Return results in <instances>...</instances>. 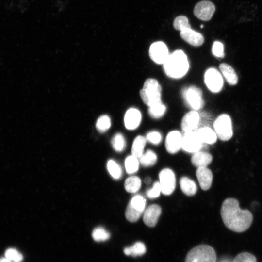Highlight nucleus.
Masks as SVG:
<instances>
[{
  "instance_id": "obj_24",
  "label": "nucleus",
  "mask_w": 262,
  "mask_h": 262,
  "mask_svg": "<svg viewBox=\"0 0 262 262\" xmlns=\"http://www.w3.org/2000/svg\"><path fill=\"white\" fill-rule=\"evenodd\" d=\"M146 251L144 244L141 242H137L132 246L125 247L124 253L126 255H131L133 257L141 256Z\"/></svg>"
},
{
  "instance_id": "obj_42",
  "label": "nucleus",
  "mask_w": 262,
  "mask_h": 262,
  "mask_svg": "<svg viewBox=\"0 0 262 262\" xmlns=\"http://www.w3.org/2000/svg\"><path fill=\"white\" fill-rule=\"evenodd\" d=\"M203 27V25H202L201 26V28H202Z\"/></svg>"
},
{
  "instance_id": "obj_38",
  "label": "nucleus",
  "mask_w": 262,
  "mask_h": 262,
  "mask_svg": "<svg viewBox=\"0 0 262 262\" xmlns=\"http://www.w3.org/2000/svg\"><path fill=\"white\" fill-rule=\"evenodd\" d=\"M146 139L153 144H159L162 139V135L157 131H151L146 135Z\"/></svg>"
},
{
  "instance_id": "obj_16",
  "label": "nucleus",
  "mask_w": 262,
  "mask_h": 262,
  "mask_svg": "<svg viewBox=\"0 0 262 262\" xmlns=\"http://www.w3.org/2000/svg\"><path fill=\"white\" fill-rule=\"evenodd\" d=\"M161 208L157 204L149 206L144 211L143 221L149 227H154L156 225L161 213Z\"/></svg>"
},
{
  "instance_id": "obj_2",
  "label": "nucleus",
  "mask_w": 262,
  "mask_h": 262,
  "mask_svg": "<svg viewBox=\"0 0 262 262\" xmlns=\"http://www.w3.org/2000/svg\"><path fill=\"white\" fill-rule=\"evenodd\" d=\"M163 66L166 75L174 79L183 77L190 67L187 56L181 50H176L170 54Z\"/></svg>"
},
{
  "instance_id": "obj_39",
  "label": "nucleus",
  "mask_w": 262,
  "mask_h": 262,
  "mask_svg": "<svg viewBox=\"0 0 262 262\" xmlns=\"http://www.w3.org/2000/svg\"><path fill=\"white\" fill-rule=\"evenodd\" d=\"M151 182V179L150 177H147L146 178H145L144 179L145 183L147 184H149Z\"/></svg>"
},
{
  "instance_id": "obj_6",
  "label": "nucleus",
  "mask_w": 262,
  "mask_h": 262,
  "mask_svg": "<svg viewBox=\"0 0 262 262\" xmlns=\"http://www.w3.org/2000/svg\"><path fill=\"white\" fill-rule=\"evenodd\" d=\"M144 197L140 195L132 197L127 207L125 212L126 219L130 222L137 221L144 213L146 202Z\"/></svg>"
},
{
  "instance_id": "obj_7",
  "label": "nucleus",
  "mask_w": 262,
  "mask_h": 262,
  "mask_svg": "<svg viewBox=\"0 0 262 262\" xmlns=\"http://www.w3.org/2000/svg\"><path fill=\"white\" fill-rule=\"evenodd\" d=\"M213 128L217 137L222 141H228L232 136L231 120L227 114H222L217 117L213 123Z\"/></svg>"
},
{
  "instance_id": "obj_22",
  "label": "nucleus",
  "mask_w": 262,
  "mask_h": 262,
  "mask_svg": "<svg viewBox=\"0 0 262 262\" xmlns=\"http://www.w3.org/2000/svg\"><path fill=\"white\" fill-rule=\"evenodd\" d=\"M180 184L182 191L186 195H194L197 191V186L195 182L190 178L183 177L180 179Z\"/></svg>"
},
{
  "instance_id": "obj_14",
  "label": "nucleus",
  "mask_w": 262,
  "mask_h": 262,
  "mask_svg": "<svg viewBox=\"0 0 262 262\" xmlns=\"http://www.w3.org/2000/svg\"><path fill=\"white\" fill-rule=\"evenodd\" d=\"M182 135L177 130L170 131L167 135L165 146L167 152L175 154L181 148Z\"/></svg>"
},
{
  "instance_id": "obj_4",
  "label": "nucleus",
  "mask_w": 262,
  "mask_h": 262,
  "mask_svg": "<svg viewBox=\"0 0 262 262\" xmlns=\"http://www.w3.org/2000/svg\"><path fill=\"white\" fill-rule=\"evenodd\" d=\"M216 253L210 246L200 245L192 248L187 254L185 262H215Z\"/></svg>"
},
{
  "instance_id": "obj_25",
  "label": "nucleus",
  "mask_w": 262,
  "mask_h": 262,
  "mask_svg": "<svg viewBox=\"0 0 262 262\" xmlns=\"http://www.w3.org/2000/svg\"><path fill=\"white\" fill-rule=\"evenodd\" d=\"M141 186L140 179L135 176L128 177L125 181L124 187L126 191L131 193L137 192Z\"/></svg>"
},
{
  "instance_id": "obj_41",
  "label": "nucleus",
  "mask_w": 262,
  "mask_h": 262,
  "mask_svg": "<svg viewBox=\"0 0 262 262\" xmlns=\"http://www.w3.org/2000/svg\"><path fill=\"white\" fill-rule=\"evenodd\" d=\"M219 262H232V261L228 258H223Z\"/></svg>"
},
{
  "instance_id": "obj_8",
  "label": "nucleus",
  "mask_w": 262,
  "mask_h": 262,
  "mask_svg": "<svg viewBox=\"0 0 262 262\" xmlns=\"http://www.w3.org/2000/svg\"><path fill=\"white\" fill-rule=\"evenodd\" d=\"M204 82L208 89L213 93H218L223 87L222 75L215 68L207 69L204 76Z\"/></svg>"
},
{
  "instance_id": "obj_30",
  "label": "nucleus",
  "mask_w": 262,
  "mask_h": 262,
  "mask_svg": "<svg viewBox=\"0 0 262 262\" xmlns=\"http://www.w3.org/2000/svg\"><path fill=\"white\" fill-rule=\"evenodd\" d=\"M107 169L115 179H119L122 176V171L121 166L115 161L110 160L107 162Z\"/></svg>"
},
{
  "instance_id": "obj_40",
  "label": "nucleus",
  "mask_w": 262,
  "mask_h": 262,
  "mask_svg": "<svg viewBox=\"0 0 262 262\" xmlns=\"http://www.w3.org/2000/svg\"><path fill=\"white\" fill-rule=\"evenodd\" d=\"M0 262H13L8 259L6 257H2L0 258Z\"/></svg>"
},
{
  "instance_id": "obj_1",
  "label": "nucleus",
  "mask_w": 262,
  "mask_h": 262,
  "mask_svg": "<svg viewBox=\"0 0 262 262\" xmlns=\"http://www.w3.org/2000/svg\"><path fill=\"white\" fill-rule=\"evenodd\" d=\"M221 215L225 225L230 230L242 232L247 230L253 221V215L247 210L241 209L235 198H228L222 204Z\"/></svg>"
},
{
  "instance_id": "obj_27",
  "label": "nucleus",
  "mask_w": 262,
  "mask_h": 262,
  "mask_svg": "<svg viewBox=\"0 0 262 262\" xmlns=\"http://www.w3.org/2000/svg\"><path fill=\"white\" fill-rule=\"evenodd\" d=\"M157 160L156 154L152 150L148 149L139 158L141 164L145 167H149L155 164Z\"/></svg>"
},
{
  "instance_id": "obj_26",
  "label": "nucleus",
  "mask_w": 262,
  "mask_h": 262,
  "mask_svg": "<svg viewBox=\"0 0 262 262\" xmlns=\"http://www.w3.org/2000/svg\"><path fill=\"white\" fill-rule=\"evenodd\" d=\"M166 107L162 102H160L148 107V113L150 117L154 119L162 117L165 114Z\"/></svg>"
},
{
  "instance_id": "obj_13",
  "label": "nucleus",
  "mask_w": 262,
  "mask_h": 262,
  "mask_svg": "<svg viewBox=\"0 0 262 262\" xmlns=\"http://www.w3.org/2000/svg\"><path fill=\"white\" fill-rule=\"evenodd\" d=\"M200 122V114L196 111L192 110L183 117L181 127L184 132L195 131L199 128Z\"/></svg>"
},
{
  "instance_id": "obj_34",
  "label": "nucleus",
  "mask_w": 262,
  "mask_h": 262,
  "mask_svg": "<svg viewBox=\"0 0 262 262\" xmlns=\"http://www.w3.org/2000/svg\"><path fill=\"white\" fill-rule=\"evenodd\" d=\"M5 257L13 262H21L23 257L17 249L14 248H9L5 252Z\"/></svg>"
},
{
  "instance_id": "obj_10",
  "label": "nucleus",
  "mask_w": 262,
  "mask_h": 262,
  "mask_svg": "<svg viewBox=\"0 0 262 262\" xmlns=\"http://www.w3.org/2000/svg\"><path fill=\"white\" fill-rule=\"evenodd\" d=\"M161 192L164 195H171L176 186V178L174 172L169 168L162 170L159 174Z\"/></svg>"
},
{
  "instance_id": "obj_21",
  "label": "nucleus",
  "mask_w": 262,
  "mask_h": 262,
  "mask_svg": "<svg viewBox=\"0 0 262 262\" xmlns=\"http://www.w3.org/2000/svg\"><path fill=\"white\" fill-rule=\"evenodd\" d=\"M220 70L227 81L231 85H234L238 82V76L234 69L229 65L222 63L219 65Z\"/></svg>"
},
{
  "instance_id": "obj_5",
  "label": "nucleus",
  "mask_w": 262,
  "mask_h": 262,
  "mask_svg": "<svg viewBox=\"0 0 262 262\" xmlns=\"http://www.w3.org/2000/svg\"><path fill=\"white\" fill-rule=\"evenodd\" d=\"M181 95L185 104L192 110L197 111L202 109L204 105L201 90L195 86L184 88Z\"/></svg>"
},
{
  "instance_id": "obj_31",
  "label": "nucleus",
  "mask_w": 262,
  "mask_h": 262,
  "mask_svg": "<svg viewBox=\"0 0 262 262\" xmlns=\"http://www.w3.org/2000/svg\"><path fill=\"white\" fill-rule=\"evenodd\" d=\"M92 236L95 241L100 242L108 240L110 237V234L104 228L98 227L94 229Z\"/></svg>"
},
{
  "instance_id": "obj_18",
  "label": "nucleus",
  "mask_w": 262,
  "mask_h": 262,
  "mask_svg": "<svg viewBox=\"0 0 262 262\" xmlns=\"http://www.w3.org/2000/svg\"><path fill=\"white\" fill-rule=\"evenodd\" d=\"M196 175L201 189L203 190H208L213 181L212 171L207 167H200L196 171Z\"/></svg>"
},
{
  "instance_id": "obj_9",
  "label": "nucleus",
  "mask_w": 262,
  "mask_h": 262,
  "mask_svg": "<svg viewBox=\"0 0 262 262\" xmlns=\"http://www.w3.org/2000/svg\"><path fill=\"white\" fill-rule=\"evenodd\" d=\"M203 144L196 131L184 132L182 135L181 148L188 153L200 151Z\"/></svg>"
},
{
  "instance_id": "obj_12",
  "label": "nucleus",
  "mask_w": 262,
  "mask_h": 262,
  "mask_svg": "<svg viewBox=\"0 0 262 262\" xmlns=\"http://www.w3.org/2000/svg\"><path fill=\"white\" fill-rule=\"evenodd\" d=\"M215 10L214 4L210 1L202 0L198 2L195 6V16L203 21L211 19Z\"/></svg>"
},
{
  "instance_id": "obj_36",
  "label": "nucleus",
  "mask_w": 262,
  "mask_h": 262,
  "mask_svg": "<svg viewBox=\"0 0 262 262\" xmlns=\"http://www.w3.org/2000/svg\"><path fill=\"white\" fill-rule=\"evenodd\" d=\"M161 192V187L160 182L156 181L153 185V187L146 192L147 196L149 198H155L158 197Z\"/></svg>"
},
{
  "instance_id": "obj_29",
  "label": "nucleus",
  "mask_w": 262,
  "mask_h": 262,
  "mask_svg": "<svg viewBox=\"0 0 262 262\" xmlns=\"http://www.w3.org/2000/svg\"><path fill=\"white\" fill-rule=\"evenodd\" d=\"M113 148L117 152H121L126 147V141L124 136L120 133L115 134L111 140Z\"/></svg>"
},
{
  "instance_id": "obj_19",
  "label": "nucleus",
  "mask_w": 262,
  "mask_h": 262,
  "mask_svg": "<svg viewBox=\"0 0 262 262\" xmlns=\"http://www.w3.org/2000/svg\"><path fill=\"white\" fill-rule=\"evenodd\" d=\"M196 131L204 144L212 145L217 141V136L215 132L207 126L200 127Z\"/></svg>"
},
{
  "instance_id": "obj_35",
  "label": "nucleus",
  "mask_w": 262,
  "mask_h": 262,
  "mask_svg": "<svg viewBox=\"0 0 262 262\" xmlns=\"http://www.w3.org/2000/svg\"><path fill=\"white\" fill-rule=\"evenodd\" d=\"M232 262H257L256 257L248 252H242L236 256Z\"/></svg>"
},
{
  "instance_id": "obj_11",
  "label": "nucleus",
  "mask_w": 262,
  "mask_h": 262,
  "mask_svg": "<svg viewBox=\"0 0 262 262\" xmlns=\"http://www.w3.org/2000/svg\"><path fill=\"white\" fill-rule=\"evenodd\" d=\"M167 47L162 41L152 43L149 49V56L156 64L163 65L169 55Z\"/></svg>"
},
{
  "instance_id": "obj_37",
  "label": "nucleus",
  "mask_w": 262,
  "mask_h": 262,
  "mask_svg": "<svg viewBox=\"0 0 262 262\" xmlns=\"http://www.w3.org/2000/svg\"><path fill=\"white\" fill-rule=\"evenodd\" d=\"M212 53L214 56L218 58H223L224 57V46L219 41H215L213 43L212 49Z\"/></svg>"
},
{
  "instance_id": "obj_28",
  "label": "nucleus",
  "mask_w": 262,
  "mask_h": 262,
  "mask_svg": "<svg viewBox=\"0 0 262 262\" xmlns=\"http://www.w3.org/2000/svg\"><path fill=\"white\" fill-rule=\"evenodd\" d=\"M125 166L128 174L135 173L139 168L138 158L133 155L128 156L125 160Z\"/></svg>"
},
{
  "instance_id": "obj_23",
  "label": "nucleus",
  "mask_w": 262,
  "mask_h": 262,
  "mask_svg": "<svg viewBox=\"0 0 262 262\" xmlns=\"http://www.w3.org/2000/svg\"><path fill=\"white\" fill-rule=\"evenodd\" d=\"M146 142V138L144 136L142 135L136 136L134 139L132 145V155L139 158L143 154Z\"/></svg>"
},
{
  "instance_id": "obj_17",
  "label": "nucleus",
  "mask_w": 262,
  "mask_h": 262,
  "mask_svg": "<svg viewBox=\"0 0 262 262\" xmlns=\"http://www.w3.org/2000/svg\"><path fill=\"white\" fill-rule=\"evenodd\" d=\"M180 37L192 46L198 47L202 45L204 39L203 35L192 30L191 28L186 29L180 32Z\"/></svg>"
},
{
  "instance_id": "obj_20",
  "label": "nucleus",
  "mask_w": 262,
  "mask_h": 262,
  "mask_svg": "<svg viewBox=\"0 0 262 262\" xmlns=\"http://www.w3.org/2000/svg\"><path fill=\"white\" fill-rule=\"evenodd\" d=\"M212 155L207 152L199 151L194 153L191 158V162L196 167H207L212 161Z\"/></svg>"
},
{
  "instance_id": "obj_3",
  "label": "nucleus",
  "mask_w": 262,
  "mask_h": 262,
  "mask_svg": "<svg viewBox=\"0 0 262 262\" xmlns=\"http://www.w3.org/2000/svg\"><path fill=\"white\" fill-rule=\"evenodd\" d=\"M162 87L158 81L153 78L147 79L140 91L143 102L148 107L162 102Z\"/></svg>"
},
{
  "instance_id": "obj_33",
  "label": "nucleus",
  "mask_w": 262,
  "mask_h": 262,
  "mask_svg": "<svg viewBox=\"0 0 262 262\" xmlns=\"http://www.w3.org/2000/svg\"><path fill=\"white\" fill-rule=\"evenodd\" d=\"M110 126V118L108 116L105 115L101 116L96 123V128L101 132H104L107 131Z\"/></svg>"
},
{
  "instance_id": "obj_32",
  "label": "nucleus",
  "mask_w": 262,
  "mask_h": 262,
  "mask_svg": "<svg viewBox=\"0 0 262 262\" xmlns=\"http://www.w3.org/2000/svg\"><path fill=\"white\" fill-rule=\"evenodd\" d=\"M173 26L176 30L180 31L191 28L188 19L184 16H179L175 18L173 22Z\"/></svg>"
},
{
  "instance_id": "obj_15",
  "label": "nucleus",
  "mask_w": 262,
  "mask_h": 262,
  "mask_svg": "<svg viewBox=\"0 0 262 262\" xmlns=\"http://www.w3.org/2000/svg\"><path fill=\"white\" fill-rule=\"evenodd\" d=\"M124 124L126 129L133 130L140 125L142 120L140 111L135 108H129L124 115Z\"/></svg>"
}]
</instances>
